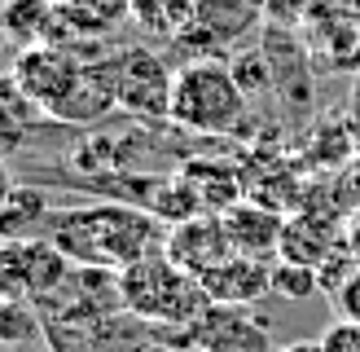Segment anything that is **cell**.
<instances>
[{"mask_svg":"<svg viewBox=\"0 0 360 352\" xmlns=\"http://www.w3.org/2000/svg\"><path fill=\"white\" fill-rule=\"evenodd\" d=\"M49 238L75 264L97 269H128L146 260L158 242V216L128 203H101V207H75L66 216H53Z\"/></svg>","mask_w":360,"mask_h":352,"instance_id":"obj_1","label":"cell"},{"mask_svg":"<svg viewBox=\"0 0 360 352\" xmlns=\"http://www.w3.org/2000/svg\"><path fill=\"white\" fill-rule=\"evenodd\" d=\"M250 97L242 93L233 66L220 58H193L185 70H176L172 88V123L202 137H229L246 123Z\"/></svg>","mask_w":360,"mask_h":352,"instance_id":"obj_2","label":"cell"},{"mask_svg":"<svg viewBox=\"0 0 360 352\" xmlns=\"http://www.w3.org/2000/svg\"><path fill=\"white\" fill-rule=\"evenodd\" d=\"M119 295L132 317L167 326H193L211 304L202 282L185 273L176 260H167V251H150L146 260L119 269Z\"/></svg>","mask_w":360,"mask_h":352,"instance_id":"obj_3","label":"cell"},{"mask_svg":"<svg viewBox=\"0 0 360 352\" xmlns=\"http://www.w3.org/2000/svg\"><path fill=\"white\" fill-rule=\"evenodd\" d=\"M66 251L53 238H27V242H0V299H35L58 291L70 273Z\"/></svg>","mask_w":360,"mask_h":352,"instance_id":"obj_4","label":"cell"},{"mask_svg":"<svg viewBox=\"0 0 360 352\" xmlns=\"http://www.w3.org/2000/svg\"><path fill=\"white\" fill-rule=\"evenodd\" d=\"M176 75L150 49H123L115 58V101L132 119H172Z\"/></svg>","mask_w":360,"mask_h":352,"instance_id":"obj_5","label":"cell"},{"mask_svg":"<svg viewBox=\"0 0 360 352\" xmlns=\"http://www.w3.org/2000/svg\"><path fill=\"white\" fill-rule=\"evenodd\" d=\"M264 13H268V0H198L193 23L172 44L189 49L193 58H215L220 49L242 44L264 23Z\"/></svg>","mask_w":360,"mask_h":352,"instance_id":"obj_6","label":"cell"},{"mask_svg":"<svg viewBox=\"0 0 360 352\" xmlns=\"http://www.w3.org/2000/svg\"><path fill=\"white\" fill-rule=\"evenodd\" d=\"M185 339L198 352H273L268 326L242 304H207V313L185 326Z\"/></svg>","mask_w":360,"mask_h":352,"instance_id":"obj_7","label":"cell"},{"mask_svg":"<svg viewBox=\"0 0 360 352\" xmlns=\"http://www.w3.org/2000/svg\"><path fill=\"white\" fill-rule=\"evenodd\" d=\"M79 62H84V58H79L70 44H27V49L13 58V70H9V75L18 80V88H22L31 101H40V111L49 115L53 106L62 101V93L70 88Z\"/></svg>","mask_w":360,"mask_h":352,"instance_id":"obj_8","label":"cell"},{"mask_svg":"<svg viewBox=\"0 0 360 352\" xmlns=\"http://www.w3.org/2000/svg\"><path fill=\"white\" fill-rule=\"evenodd\" d=\"M163 251L185 273L202 277V273L215 269V264H224L233 256V242H229V229L220 220V211H198V216H189V220H180V225L167 229Z\"/></svg>","mask_w":360,"mask_h":352,"instance_id":"obj_9","label":"cell"},{"mask_svg":"<svg viewBox=\"0 0 360 352\" xmlns=\"http://www.w3.org/2000/svg\"><path fill=\"white\" fill-rule=\"evenodd\" d=\"M119 111L115 101V58L105 62H79L75 80L62 93V101L49 111V119H62V123H97L101 115Z\"/></svg>","mask_w":360,"mask_h":352,"instance_id":"obj_10","label":"cell"},{"mask_svg":"<svg viewBox=\"0 0 360 352\" xmlns=\"http://www.w3.org/2000/svg\"><path fill=\"white\" fill-rule=\"evenodd\" d=\"M211 304H259L264 295H273V260H255V256H238L233 251L224 264H215L211 273L198 277Z\"/></svg>","mask_w":360,"mask_h":352,"instance_id":"obj_11","label":"cell"},{"mask_svg":"<svg viewBox=\"0 0 360 352\" xmlns=\"http://www.w3.org/2000/svg\"><path fill=\"white\" fill-rule=\"evenodd\" d=\"M220 220H224L229 242H233V251H238V256H255V260H273L277 256L285 220L268 203H259V199H238L233 207L220 211Z\"/></svg>","mask_w":360,"mask_h":352,"instance_id":"obj_12","label":"cell"},{"mask_svg":"<svg viewBox=\"0 0 360 352\" xmlns=\"http://www.w3.org/2000/svg\"><path fill=\"white\" fill-rule=\"evenodd\" d=\"M338 225L321 211H299V216L285 220L281 229V246H277V260H290V264H308V269H321L334 251H338Z\"/></svg>","mask_w":360,"mask_h":352,"instance_id":"obj_13","label":"cell"},{"mask_svg":"<svg viewBox=\"0 0 360 352\" xmlns=\"http://www.w3.org/2000/svg\"><path fill=\"white\" fill-rule=\"evenodd\" d=\"M123 18H132V0H58V23H62L58 44L101 40Z\"/></svg>","mask_w":360,"mask_h":352,"instance_id":"obj_14","label":"cell"},{"mask_svg":"<svg viewBox=\"0 0 360 352\" xmlns=\"http://www.w3.org/2000/svg\"><path fill=\"white\" fill-rule=\"evenodd\" d=\"M40 229H53L49 194L35 185H9L0 194V242L40 238Z\"/></svg>","mask_w":360,"mask_h":352,"instance_id":"obj_15","label":"cell"},{"mask_svg":"<svg viewBox=\"0 0 360 352\" xmlns=\"http://www.w3.org/2000/svg\"><path fill=\"white\" fill-rule=\"evenodd\" d=\"M0 31H9V40L18 44H58V0H5Z\"/></svg>","mask_w":360,"mask_h":352,"instance_id":"obj_16","label":"cell"},{"mask_svg":"<svg viewBox=\"0 0 360 352\" xmlns=\"http://www.w3.org/2000/svg\"><path fill=\"white\" fill-rule=\"evenodd\" d=\"M180 181L189 185V194L198 199V207H202V211H224V207H233L238 199H246L238 172L224 168V163H215V158H193V163H185Z\"/></svg>","mask_w":360,"mask_h":352,"instance_id":"obj_17","label":"cell"},{"mask_svg":"<svg viewBox=\"0 0 360 352\" xmlns=\"http://www.w3.org/2000/svg\"><path fill=\"white\" fill-rule=\"evenodd\" d=\"M40 101H31L22 88H18L13 75L0 80V158L13 154L22 141L31 137V128L40 123Z\"/></svg>","mask_w":360,"mask_h":352,"instance_id":"obj_18","label":"cell"},{"mask_svg":"<svg viewBox=\"0 0 360 352\" xmlns=\"http://www.w3.org/2000/svg\"><path fill=\"white\" fill-rule=\"evenodd\" d=\"M193 5L198 0H132V18L146 35L176 40V35L193 23Z\"/></svg>","mask_w":360,"mask_h":352,"instance_id":"obj_19","label":"cell"},{"mask_svg":"<svg viewBox=\"0 0 360 352\" xmlns=\"http://www.w3.org/2000/svg\"><path fill=\"white\" fill-rule=\"evenodd\" d=\"M321 291V273L308 269V264H290V260H277L273 264V295L281 299H312Z\"/></svg>","mask_w":360,"mask_h":352,"instance_id":"obj_20","label":"cell"},{"mask_svg":"<svg viewBox=\"0 0 360 352\" xmlns=\"http://www.w3.org/2000/svg\"><path fill=\"white\" fill-rule=\"evenodd\" d=\"M35 330H40V322L22 308V299H0V339L18 348V344H27Z\"/></svg>","mask_w":360,"mask_h":352,"instance_id":"obj_21","label":"cell"},{"mask_svg":"<svg viewBox=\"0 0 360 352\" xmlns=\"http://www.w3.org/2000/svg\"><path fill=\"white\" fill-rule=\"evenodd\" d=\"M229 66H233V75H238V84H242L246 97H255L259 88H268V80H273V75H268V58H264V53H255V49L238 53Z\"/></svg>","mask_w":360,"mask_h":352,"instance_id":"obj_22","label":"cell"},{"mask_svg":"<svg viewBox=\"0 0 360 352\" xmlns=\"http://www.w3.org/2000/svg\"><path fill=\"white\" fill-rule=\"evenodd\" d=\"M321 352H360V322H352V317H338V322H330L326 330H321Z\"/></svg>","mask_w":360,"mask_h":352,"instance_id":"obj_23","label":"cell"},{"mask_svg":"<svg viewBox=\"0 0 360 352\" xmlns=\"http://www.w3.org/2000/svg\"><path fill=\"white\" fill-rule=\"evenodd\" d=\"M334 308H338V317H352V322H360V269L343 282V287H338L334 295Z\"/></svg>","mask_w":360,"mask_h":352,"instance_id":"obj_24","label":"cell"},{"mask_svg":"<svg viewBox=\"0 0 360 352\" xmlns=\"http://www.w3.org/2000/svg\"><path fill=\"white\" fill-rule=\"evenodd\" d=\"M347 246H352V256L360 260V216H356V220L347 225Z\"/></svg>","mask_w":360,"mask_h":352,"instance_id":"obj_25","label":"cell"},{"mask_svg":"<svg viewBox=\"0 0 360 352\" xmlns=\"http://www.w3.org/2000/svg\"><path fill=\"white\" fill-rule=\"evenodd\" d=\"M281 352H321V344H290V348H281Z\"/></svg>","mask_w":360,"mask_h":352,"instance_id":"obj_26","label":"cell"},{"mask_svg":"<svg viewBox=\"0 0 360 352\" xmlns=\"http://www.w3.org/2000/svg\"><path fill=\"white\" fill-rule=\"evenodd\" d=\"M9 185H13V181H9V172H5V163H0V194H5Z\"/></svg>","mask_w":360,"mask_h":352,"instance_id":"obj_27","label":"cell"},{"mask_svg":"<svg viewBox=\"0 0 360 352\" xmlns=\"http://www.w3.org/2000/svg\"><path fill=\"white\" fill-rule=\"evenodd\" d=\"M0 352H18V348H13V344H5V339H0Z\"/></svg>","mask_w":360,"mask_h":352,"instance_id":"obj_28","label":"cell"}]
</instances>
